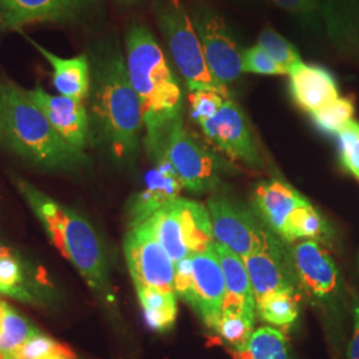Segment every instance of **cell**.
I'll return each mask as SVG.
<instances>
[{"label": "cell", "mask_w": 359, "mask_h": 359, "mask_svg": "<svg viewBox=\"0 0 359 359\" xmlns=\"http://www.w3.org/2000/svg\"><path fill=\"white\" fill-rule=\"evenodd\" d=\"M90 133L117 161L128 163L140 147L142 105L133 90L126 55L115 40H102L88 53Z\"/></svg>", "instance_id": "cell-1"}, {"label": "cell", "mask_w": 359, "mask_h": 359, "mask_svg": "<svg viewBox=\"0 0 359 359\" xmlns=\"http://www.w3.org/2000/svg\"><path fill=\"white\" fill-rule=\"evenodd\" d=\"M126 62L142 105L145 149L154 158L169 129L182 120V90L154 34L142 23L127 31Z\"/></svg>", "instance_id": "cell-2"}, {"label": "cell", "mask_w": 359, "mask_h": 359, "mask_svg": "<svg viewBox=\"0 0 359 359\" xmlns=\"http://www.w3.org/2000/svg\"><path fill=\"white\" fill-rule=\"evenodd\" d=\"M15 184L59 252L74 265L96 294L104 299H112L107 256L90 222L26 180L18 179Z\"/></svg>", "instance_id": "cell-3"}, {"label": "cell", "mask_w": 359, "mask_h": 359, "mask_svg": "<svg viewBox=\"0 0 359 359\" xmlns=\"http://www.w3.org/2000/svg\"><path fill=\"white\" fill-rule=\"evenodd\" d=\"M4 142L34 165L52 170H76L88 158L65 142L26 90L0 84Z\"/></svg>", "instance_id": "cell-4"}, {"label": "cell", "mask_w": 359, "mask_h": 359, "mask_svg": "<svg viewBox=\"0 0 359 359\" xmlns=\"http://www.w3.org/2000/svg\"><path fill=\"white\" fill-rule=\"evenodd\" d=\"M154 15L173 65L189 90H217L231 97L229 90L218 84L208 68L201 41L184 3L181 0H156Z\"/></svg>", "instance_id": "cell-5"}, {"label": "cell", "mask_w": 359, "mask_h": 359, "mask_svg": "<svg viewBox=\"0 0 359 359\" xmlns=\"http://www.w3.org/2000/svg\"><path fill=\"white\" fill-rule=\"evenodd\" d=\"M148 221L175 265L187 257L215 248L212 219L204 204L179 197Z\"/></svg>", "instance_id": "cell-6"}, {"label": "cell", "mask_w": 359, "mask_h": 359, "mask_svg": "<svg viewBox=\"0 0 359 359\" xmlns=\"http://www.w3.org/2000/svg\"><path fill=\"white\" fill-rule=\"evenodd\" d=\"M175 290L213 330L222 314L225 297V280L215 248L175 265Z\"/></svg>", "instance_id": "cell-7"}, {"label": "cell", "mask_w": 359, "mask_h": 359, "mask_svg": "<svg viewBox=\"0 0 359 359\" xmlns=\"http://www.w3.org/2000/svg\"><path fill=\"white\" fill-rule=\"evenodd\" d=\"M164 157L176 172L182 188L194 193L215 189L219 182L222 163L188 129L177 121L164 139L154 161Z\"/></svg>", "instance_id": "cell-8"}, {"label": "cell", "mask_w": 359, "mask_h": 359, "mask_svg": "<svg viewBox=\"0 0 359 359\" xmlns=\"http://www.w3.org/2000/svg\"><path fill=\"white\" fill-rule=\"evenodd\" d=\"M193 26L200 38L206 65L218 84L229 90L243 72V53L240 43L225 19L206 4H198L191 13Z\"/></svg>", "instance_id": "cell-9"}, {"label": "cell", "mask_w": 359, "mask_h": 359, "mask_svg": "<svg viewBox=\"0 0 359 359\" xmlns=\"http://www.w3.org/2000/svg\"><path fill=\"white\" fill-rule=\"evenodd\" d=\"M124 255L136 290L176 293L175 262L156 238L149 221L129 229L124 240Z\"/></svg>", "instance_id": "cell-10"}, {"label": "cell", "mask_w": 359, "mask_h": 359, "mask_svg": "<svg viewBox=\"0 0 359 359\" xmlns=\"http://www.w3.org/2000/svg\"><path fill=\"white\" fill-rule=\"evenodd\" d=\"M290 261L301 289L327 310H337L344 301V286L333 257L322 244L304 240L292 248Z\"/></svg>", "instance_id": "cell-11"}, {"label": "cell", "mask_w": 359, "mask_h": 359, "mask_svg": "<svg viewBox=\"0 0 359 359\" xmlns=\"http://www.w3.org/2000/svg\"><path fill=\"white\" fill-rule=\"evenodd\" d=\"M215 241L226 246L245 259L259 250L274 234L257 216L226 197L213 196L208 200Z\"/></svg>", "instance_id": "cell-12"}, {"label": "cell", "mask_w": 359, "mask_h": 359, "mask_svg": "<svg viewBox=\"0 0 359 359\" xmlns=\"http://www.w3.org/2000/svg\"><path fill=\"white\" fill-rule=\"evenodd\" d=\"M253 205L270 231L286 243H294L297 225L310 203L289 184L269 180L255 188Z\"/></svg>", "instance_id": "cell-13"}, {"label": "cell", "mask_w": 359, "mask_h": 359, "mask_svg": "<svg viewBox=\"0 0 359 359\" xmlns=\"http://www.w3.org/2000/svg\"><path fill=\"white\" fill-rule=\"evenodd\" d=\"M200 127L206 139L231 160L253 167L261 165V157L244 111L231 97L225 100L217 115Z\"/></svg>", "instance_id": "cell-14"}, {"label": "cell", "mask_w": 359, "mask_h": 359, "mask_svg": "<svg viewBox=\"0 0 359 359\" xmlns=\"http://www.w3.org/2000/svg\"><path fill=\"white\" fill-rule=\"evenodd\" d=\"M93 4L95 0H0V18L18 31L38 23H75Z\"/></svg>", "instance_id": "cell-15"}, {"label": "cell", "mask_w": 359, "mask_h": 359, "mask_svg": "<svg viewBox=\"0 0 359 359\" xmlns=\"http://www.w3.org/2000/svg\"><path fill=\"white\" fill-rule=\"evenodd\" d=\"M244 262L256 295V304L274 293H297L294 285L297 277L292 261L285 255L276 234L259 250L246 257Z\"/></svg>", "instance_id": "cell-16"}, {"label": "cell", "mask_w": 359, "mask_h": 359, "mask_svg": "<svg viewBox=\"0 0 359 359\" xmlns=\"http://www.w3.org/2000/svg\"><path fill=\"white\" fill-rule=\"evenodd\" d=\"M27 93L60 137L72 148L84 152L90 135V115L86 104L60 95H51L40 86L27 90Z\"/></svg>", "instance_id": "cell-17"}, {"label": "cell", "mask_w": 359, "mask_h": 359, "mask_svg": "<svg viewBox=\"0 0 359 359\" xmlns=\"http://www.w3.org/2000/svg\"><path fill=\"white\" fill-rule=\"evenodd\" d=\"M182 189L176 172L164 157L154 160V167L148 172L140 192L130 201L129 225L136 226L148 221L161 208L179 198Z\"/></svg>", "instance_id": "cell-18"}, {"label": "cell", "mask_w": 359, "mask_h": 359, "mask_svg": "<svg viewBox=\"0 0 359 359\" xmlns=\"http://www.w3.org/2000/svg\"><path fill=\"white\" fill-rule=\"evenodd\" d=\"M215 250L225 280L222 313H236L256 321V295L244 259L216 241Z\"/></svg>", "instance_id": "cell-19"}, {"label": "cell", "mask_w": 359, "mask_h": 359, "mask_svg": "<svg viewBox=\"0 0 359 359\" xmlns=\"http://www.w3.org/2000/svg\"><path fill=\"white\" fill-rule=\"evenodd\" d=\"M289 90L295 104L308 114H314L339 97V87L333 74L317 65L295 67L289 74Z\"/></svg>", "instance_id": "cell-20"}, {"label": "cell", "mask_w": 359, "mask_h": 359, "mask_svg": "<svg viewBox=\"0 0 359 359\" xmlns=\"http://www.w3.org/2000/svg\"><path fill=\"white\" fill-rule=\"evenodd\" d=\"M329 40L342 56L359 60V0H318Z\"/></svg>", "instance_id": "cell-21"}, {"label": "cell", "mask_w": 359, "mask_h": 359, "mask_svg": "<svg viewBox=\"0 0 359 359\" xmlns=\"http://www.w3.org/2000/svg\"><path fill=\"white\" fill-rule=\"evenodd\" d=\"M27 40L51 65L53 69L52 83L59 95L84 103L90 97V65L88 55L81 53L74 57H60L38 44L34 39L27 38Z\"/></svg>", "instance_id": "cell-22"}, {"label": "cell", "mask_w": 359, "mask_h": 359, "mask_svg": "<svg viewBox=\"0 0 359 359\" xmlns=\"http://www.w3.org/2000/svg\"><path fill=\"white\" fill-rule=\"evenodd\" d=\"M136 292L148 326L158 333L170 330L177 318V294L154 289Z\"/></svg>", "instance_id": "cell-23"}, {"label": "cell", "mask_w": 359, "mask_h": 359, "mask_svg": "<svg viewBox=\"0 0 359 359\" xmlns=\"http://www.w3.org/2000/svg\"><path fill=\"white\" fill-rule=\"evenodd\" d=\"M236 357L237 359H293L286 335L271 326L256 329L246 348L241 353H236Z\"/></svg>", "instance_id": "cell-24"}, {"label": "cell", "mask_w": 359, "mask_h": 359, "mask_svg": "<svg viewBox=\"0 0 359 359\" xmlns=\"http://www.w3.org/2000/svg\"><path fill=\"white\" fill-rule=\"evenodd\" d=\"M298 295L294 292H280L257 302V317L278 330H289L298 318Z\"/></svg>", "instance_id": "cell-25"}, {"label": "cell", "mask_w": 359, "mask_h": 359, "mask_svg": "<svg viewBox=\"0 0 359 359\" xmlns=\"http://www.w3.org/2000/svg\"><path fill=\"white\" fill-rule=\"evenodd\" d=\"M38 334L40 332L32 322L8 306L0 325V353L4 358L10 359L20 347Z\"/></svg>", "instance_id": "cell-26"}, {"label": "cell", "mask_w": 359, "mask_h": 359, "mask_svg": "<svg viewBox=\"0 0 359 359\" xmlns=\"http://www.w3.org/2000/svg\"><path fill=\"white\" fill-rule=\"evenodd\" d=\"M257 46L266 52L276 63L285 68L287 75L295 67L304 63L299 52L294 46L271 27H265L259 32Z\"/></svg>", "instance_id": "cell-27"}, {"label": "cell", "mask_w": 359, "mask_h": 359, "mask_svg": "<svg viewBox=\"0 0 359 359\" xmlns=\"http://www.w3.org/2000/svg\"><path fill=\"white\" fill-rule=\"evenodd\" d=\"M354 114V102L350 97H338L310 116L322 133L338 135L353 120Z\"/></svg>", "instance_id": "cell-28"}, {"label": "cell", "mask_w": 359, "mask_h": 359, "mask_svg": "<svg viewBox=\"0 0 359 359\" xmlns=\"http://www.w3.org/2000/svg\"><path fill=\"white\" fill-rule=\"evenodd\" d=\"M255 323L246 317L236 313H222L213 332L234 350V353L244 351L252 334L255 332Z\"/></svg>", "instance_id": "cell-29"}, {"label": "cell", "mask_w": 359, "mask_h": 359, "mask_svg": "<svg viewBox=\"0 0 359 359\" xmlns=\"http://www.w3.org/2000/svg\"><path fill=\"white\" fill-rule=\"evenodd\" d=\"M10 359H74V353L65 345L40 333L31 338Z\"/></svg>", "instance_id": "cell-30"}, {"label": "cell", "mask_w": 359, "mask_h": 359, "mask_svg": "<svg viewBox=\"0 0 359 359\" xmlns=\"http://www.w3.org/2000/svg\"><path fill=\"white\" fill-rule=\"evenodd\" d=\"M338 151L342 167L359 180V123L351 120L338 135Z\"/></svg>", "instance_id": "cell-31"}, {"label": "cell", "mask_w": 359, "mask_h": 359, "mask_svg": "<svg viewBox=\"0 0 359 359\" xmlns=\"http://www.w3.org/2000/svg\"><path fill=\"white\" fill-rule=\"evenodd\" d=\"M229 99L228 96L219 93L217 90H191L189 102H191V115L192 118L200 126L208 121L213 116L217 115L218 111Z\"/></svg>", "instance_id": "cell-32"}, {"label": "cell", "mask_w": 359, "mask_h": 359, "mask_svg": "<svg viewBox=\"0 0 359 359\" xmlns=\"http://www.w3.org/2000/svg\"><path fill=\"white\" fill-rule=\"evenodd\" d=\"M243 72L265 75V76H283L287 75L286 69L276 63L261 47L253 46L244 50L243 53Z\"/></svg>", "instance_id": "cell-33"}, {"label": "cell", "mask_w": 359, "mask_h": 359, "mask_svg": "<svg viewBox=\"0 0 359 359\" xmlns=\"http://www.w3.org/2000/svg\"><path fill=\"white\" fill-rule=\"evenodd\" d=\"M283 11L292 13L295 18L308 22L309 25H317L321 19L318 0H270Z\"/></svg>", "instance_id": "cell-34"}, {"label": "cell", "mask_w": 359, "mask_h": 359, "mask_svg": "<svg viewBox=\"0 0 359 359\" xmlns=\"http://www.w3.org/2000/svg\"><path fill=\"white\" fill-rule=\"evenodd\" d=\"M348 359H359V299L354 305V327L348 345Z\"/></svg>", "instance_id": "cell-35"}, {"label": "cell", "mask_w": 359, "mask_h": 359, "mask_svg": "<svg viewBox=\"0 0 359 359\" xmlns=\"http://www.w3.org/2000/svg\"><path fill=\"white\" fill-rule=\"evenodd\" d=\"M7 257H16L13 255V250L7 246V245L3 244L1 241H0V259H3V258H7Z\"/></svg>", "instance_id": "cell-36"}, {"label": "cell", "mask_w": 359, "mask_h": 359, "mask_svg": "<svg viewBox=\"0 0 359 359\" xmlns=\"http://www.w3.org/2000/svg\"><path fill=\"white\" fill-rule=\"evenodd\" d=\"M4 142V129H3V108H1V97H0V142Z\"/></svg>", "instance_id": "cell-37"}, {"label": "cell", "mask_w": 359, "mask_h": 359, "mask_svg": "<svg viewBox=\"0 0 359 359\" xmlns=\"http://www.w3.org/2000/svg\"><path fill=\"white\" fill-rule=\"evenodd\" d=\"M8 309V305L4 302V301H0V325H1V321H3V317H4V314H6V310Z\"/></svg>", "instance_id": "cell-38"}, {"label": "cell", "mask_w": 359, "mask_h": 359, "mask_svg": "<svg viewBox=\"0 0 359 359\" xmlns=\"http://www.w3.org/2000/svg\"><path fill=\"white\" fill-rule=\"evenodd\" d=\"M0 295H7V297H10L8 290H7V289H4L1 285H0Z\"/></svg>", "instance_id": "cell-39"}, {"label": "cell", "mask_w": 359, "mask_h": 359, "mask_svg": "<svg viewBox=\"0 0 359 359\" xmlns=\"http://www.w3.org/2000/svg\"><path fill=\"white\" fill-rule=\"evenodd\" d=\"M0 359H6V358H4V355H3V354H1V353H0Z\"/></svg>", "instance_id": "cell-40"}, {"label": "cell", "mask_w": 359, "mask_h": 359, "mask_svg": "<svg viewBox=\"0 0 359 359\" xmlns=\"http://www.w3.org/2000/svg\"><path fill=\"white\" fill-rule=\"evenodd\" d=\"M120 1H133V0H120Z\"/></svg>", "instance_id": "cell-41"}, {"label": "cell", "mask_w": 359, "mask_h": 359, "mask_svg": "<svg viewBox=\"0 0 359 359\" xmlns=\"http://www.w3.org/2000/svg\"><path fill=\"white\" fill-rule=\"evenodd\" d=\"M0 20H1V18H0Z\"/></svg>", "instance_id": "cell-42"}]
</instances>
